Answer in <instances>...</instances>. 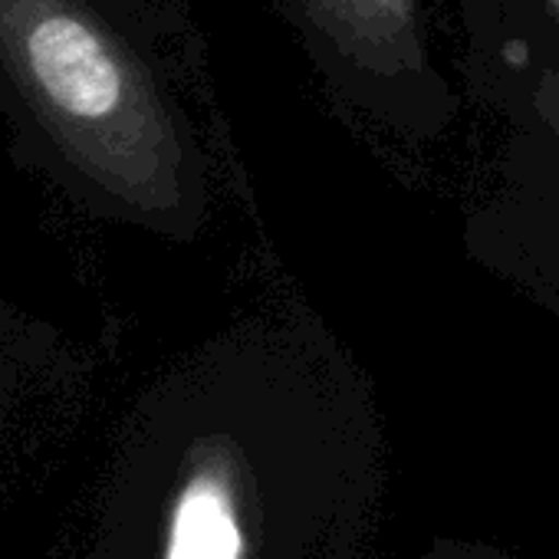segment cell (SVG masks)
<instances>
[{"label":"cell","mask_w":559,"mask_h":559,"mask_svg":"<svg viewBox=\"0 0 559 559\" xmlns=\"http://www.w3.org/2000/svg\"><path fill=\"white\" fill-rule=\"evenodd\" d=\"M304 8L362 70L402 76L425 67L418 0H304Z\"/></svg>","instance_id":"7a4b0ae2"},{"label":"cell","mask_w":559,"mask_h":559,"mask_svg":"<svg viewBox=\"0 0 559 559\" xmlns=\"http://www.w3.org/2000/svg\"><path fill=\"white\" fill-rule=\"evenodd\" d=\"M165 559H243V526L224 477L198 474L181 490Z\"/></svg>","instance_id":"3957f363"},{"label":"cell","mask_w":559,"mask_h":559,"mask_svg":"<svg viewBox=\"0 0 559 559\" xmlns=\"http://www.w3.org/2000/svg\"><path fill=\"white\" fill-rule=\"evenodd\" d=\"M549 4H552V11H556V17H559V0H549Z\"/></svg>","instance_id":"5b68a950"},{"label":"cell","mask_w":559,"mask_h":559,"mask_svg":"<svg viewBox=\"0 0 559 559\" xmlns=\"http://www.w3.org/2000/svg\"><path fill=\"white\" fill-rule=\"evenodd\" d=\"M31 67L47 96L83 122H103L132 106V83L106 40L76 17L57 14L31 34Z\"/></svg>","instance_id":"6da1fadb"},{"label":"cell","mask_w":559,"mask_h":559,"mask_svg":"<svg viewBox=\"0 0 559 559\" xmlns=\"http://www.w3.org/2000/svg\"><path fill=\"white\" fill-rule=\"evenodd\" d=\"M536 109L559 132V73H543L536 90Z\"/></svg>","instance_id":"277c9868"}]
</instances>
